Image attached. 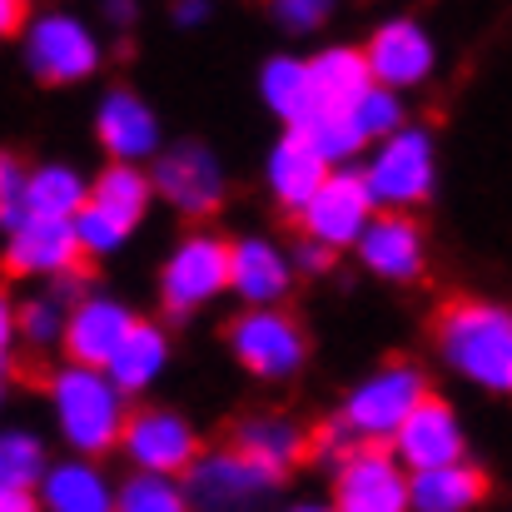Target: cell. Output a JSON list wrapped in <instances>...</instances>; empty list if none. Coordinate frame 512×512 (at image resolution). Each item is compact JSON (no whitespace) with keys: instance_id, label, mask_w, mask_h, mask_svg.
I'll return each mask as SVG.
<instances>
[{"instance_id":"1","label":"cell","mask_w":512,"mask_h":512,"mask_svg":"<svg viewBox=\"0 0 512 512\" xmlns=\"http://www.w3.org/2000/svg\"><path fill=\"white\" fill-rule=\"evenodd\" d=\"M433 348L448 373L483 393H512V309L498 299H453L433 319Z\"/></svg>"},{"instance_id":"2","label":"cell","mask_w":512,"mask_h":512,"mask_svg":"<svg viewBox=\"0 0 512 512\" xmlns=\"http://www.w3.org/2000/svg\"><path fill=\"white\" fill-rule=\"evenodd\" d=\"M45 403L55 418L60 443L70 448V458H90L100 463L105 453L120 448L130 403L115 393V383L100 368H80V363H60L45 378Z\"/></svg>"},{"instance_id":"3","label":"cell","mask_w":512,"mask_h":512,"mask_svg":"<svg viewBox=\"0 0 512 512\" xmlns=\"http://www.w3.org/2000/svg\"><path fill=\"white\" fill-rule=\"evenodd\" d=\"M358 179H363L373 209L418 214L438 189V135L428 125L408 120L403 130H393L388 140H378L368 150V160L358 165Z\"/></svg>"},{"instance_id":"4","label":"cell","mask_w":512,"mask_h":512,"mask_svg":"<svg viewBox=\"0 0 512 512\" xmlns=\"http://www.w3.org/2000/svg\"><path fill=\"white\" fill-rule=\"evenodd\" d=\"M428 373L413 358H383L378 368H368L348 398H343L339 418L348 423V433L368 448H388V438L403 428V418L428 398Z\"/></svg>"},{"instance_id":"5","label":"cell","mask_w":512,"mask_h":512,"mask_svg":"<svg viewBox=\"0 0 512 512\" xmlns=\"http://www.w3.org/2000/svg\"><path fill=\"white\" fill-rule=\"evenodd\" d=\"M20 30H25V40H20L25 70L40 85H85L105 65L100 30L85 15H75V10H45L30 25H20Z\"/></svg>"},{"instance_id":"6","label":"cell","mask_w":512,"mask_h":512,"mask_svg":"<svg viewBox=\"0 0 512 512\" xmlns=\"http://www.w3.org/2000/svg\"><path fill=\"white\" fill-rule=\"evenodd\" d=\"M229 358L259 383H289L309 363V334L289 309H239L224 329Z\"/></svg>"},{"instance_id":"7","label":"cell","mask_w":512,"mask_h":512,"mask_svg":"<svg viewBox=\"0 0 512 512\" xmlns=\"http://www.w3.org/2000/svg\"><path fill=\"white\" fill-rule=\"evenodd\" d=\"M150 194L165 199L174 214L184 219H214L229 199V174H224V160L204 145V140H174L165 145L150 165Z\"/></svg>"},{"instance_id":"8","label":"cell","mask_w":512,"mask_h":512,"mask_svg":"<svg viewBox=\"0 0 512 512\" xmlns=\"http://www.w3.org/2000/svg\"><path fill=\"white\" fill-rule=\"evenodd\" d=\"M219 294H229V239L214 229H189L174 239L160 269V309L170 319H194Z\"/></svg>"},{"instance_id":"9","label":"cell","mask_w":512,"mask_h":512,"mask_svg":"<svg viewBox=\"0 0 512 512\" xmlns=\"http://www.w3.org/2000/svg\"><path fill=\"white\" fill-rule=\"evenodd\" d=\"M179 488L189 498V512H259L284 483H274L264 468H254L224 443L214 453H199Z\"/></svg>"},{"instance_id":"10","label":"cell","mask_w":512,"mask_h":512,"mask_svg":"<svg viewBox=\"0 0 512 512\" xmlns=\"http://www.w3.org/2000/svg\"><path fill=\"white\" fill-rule=\"evenodd\" d=\"M120 453L130 458V473H155V478H184L189 463L204 453L199 448V428L165 403L150 408H130L125 433H120Z\"/></svg>"},{"instance_id":"11","label":"cell","mask_w":512,"mask_h":512,"mask_svg":"<svg viewBox=\"0 0 512 512\" xmlns=\"http://www.w3.org/2000/svg\"><path fill=\"white\" fill-rule=\"evenodd\" d=\"M358 50H363L368 80H373L378 90H393V95H408V90L428 85L433 70H438V40H433L428 25L413 20V15L383 20V25L368 35V45H358Z\"/></svg>"},{"instance_id":"12","label":"cell","mask_w":512,"mask_h":512,"mask_svg":"<svg viewBox=\"0 0 512 512\" xmlns=\"http://www.w3.org/2000/svg\"><path fill=\"white\" fill-rule=\"evenodd\" d=\"M95 140L110 155V165H140L145 170L165 150V125H160V110L140 90L110 85L95 105Z\"/></svg>"},{"instance_id":"13","label":"cell","mask_w":512,"mask_h":512,"mask_svg":"<svg viewBox=\"0 0 512 512\" xmlns=\"http://www.w3.org/2000/svg\"><path fill=\"white\" fill-rule=\"evenodd\" d=\"M388 453L403 473H428V468H453L468 458V433H463V418L448 398L428 393L408 418L403 428L388 438Z\"/></svg>"},{"instance_id":"14","label":"cell","mask_w":512,"mask_h":512,"mask_svg":"<svg viewBox=\"0 0 512 512\" xmlns=\"http://www.w3.org/2000/svg\"><path fill=\"white\" fill-rule=\"evenodd\" d=\"M373 214H378V209H373V199H368V189H363V179H358V165H353V170L324 174V184L314 189V199H309L294 219H299L304 239H314V244L343 254V249L358 244V234L368 229Z\"/></svg>"},{"instance_id":"15","label":"cell","mask_w":512,"mask_h":512,"mask_svg":"<svg viewBox=\"0 0 512 512\" xmlns=\"http://www.w3.org/2000/svg\"><path fill=\"white\" fill-rule=\"evenodd\" d=\"M358 264L383 284H418L428 274V229L418 214H373L353 244Z\"/></svg>"},{"instance_id":"16","label":"cell","mask_w":512,"mask_h":512,"mask_svg":"<svg viewBox=\"0 0 512 512\" xmlns=\"http://www.w3.org/2000/svg\"><path fill=\"white\" fill-rule=\"evenodd\" d=\"M334 512H408V473L388 448L358 443L334 468Z\"/></svg>"},{"instance_id":"17","label":"cell","mask_w":512,"mask_h":512,"mask_svg":"<svg viewBox=\"0 0 512 512\" xmlns=\"http://www.w3.org/2000/svg\"><path fill=\"white\" fill-rule=\"evenodd\" d=\"M294 264L289 249L269 234L229 239V294L244 299V309H284L294 294Z\"/></svg>"},{"instance_id":"18","label":"cell","mask_w":512,"mask_h":512,"mask_svg":"<svg viewBox=\"0 0 512 512\" xmlns=\"http://www.w3.org/2000/svg\"><path fill=\"white\" fill-rule=\"evenodd\" d=\"M140 314L130 304H120L115 294H85L65 309V329H60V353L65 363H80V368H105L110 353L120 348V339L130 334Z\"/></svg>"},{"instance_id":"19","label":"cell","mask_w":512,"mask_h":512,"mask_svg":"<svg viewBox=\"0 0 512 512\" xmlns=\"http://www.w3.org/2000/svg\"><path fill=\"white\" fill-rule=\"evenodd\" d=\"M0 259L10 274L20 279H60L70 269H80V249L65 219H35L25 214L20 224H10L0 234Z\"/></svg>"},{"instance_id":"20","label":"cell","mask_w":512,"mask_h":512,"mask_svg":"<svg viewBox=\"0 0 512 512\" xmlns=\"http://www.w3.org/2000/svg\"><path fill=\"white\" fill-rule=\"evenodd\" d=\"M229 448H234L239 458H249L254 468H264L274 483H284V478L309 458V428L294 423V418L279 413V408H254V413H244V418L234 423Z\"/></svg>"},{"instance_id":"21","label":"cell","mask_w":512,"mask_h":512,"mask_svg":"<svg viewBox=\"0 0 512 512\" xmlns=\"http://www.w3.org/2000/svg\"><path fill=\"white\" fill-rule=\"evenodd\" d=\"M170 358H174L170 329H165L160 319H135L130 334L120 339V348L110 353V363H105L100 373H105V378L115 383V393L130 403V398H140L145 388H155V383L165 378Z\"/></svg>"},{"instance_id":"22","label":"cell","mask_w":512,"mask_h":512,"mask_svg":"<svg viewBox=\"0 0 512 512\" xmlns=\"http://www.w3.org/2000/svg\"><path fill=\"white\" fill-rule=\"evenodd\" d=\"M40 512H110L115 508V478L90 458H50L45 478L35 483Z\"/></svg>"},{"instance_id":"23","label":"cell","mask_w":512,"mask_h":512,"mask_svg":"<svg viewBox=\"0 0 512 512\" xmlns=\"http://www.w3.org/2000/svg\"><path fill=\"white\" fill-rule=\"evenodd\" d=\"M324 160L294 135V130H284L274 145H269V160H264V184H269V199L284 209V214H299L309 199H314V189L324 184Z\"/></svg>"},{"instance_id":"24","label":"cell","mask_w":512,"mask_h":512,"mask_svg":"<svg viewBox=\"0 0 512 512\" xmlns=\"http://www.w3.org/2000/svg\"><path fill=\"white\" fill-rule=\"evenodd\" d=\"M488 488V473L468 458L453 468L408 473V512H478L488 503Z\"/></svg>"},{"instance_id":"25","label":"cell","mask_w":512,"mask_h":512,"mask_svg":"<svg viewBox=\"0 0 512 512\" xmlns=\"http://www.w3.org/2000/svg\"><path fill=\"white\" fill-rule=\"evenodd\" d=\"M304 70H309L314 110H348V105L373 85L358 45H324V50L304 55Z\"/></svg>"},{"instance_id":"26","label":"cell","mask_w":512,"mask_h":512,"mask_svg":"<svg viewBox=\"0 0 512 512\" xmlns=\"http://www.w3.org/2000/svg\"><path fill=\"white\" fill-rule=\"evenodd\" d=\"M259 100H264V110H269L284 130H294L299 120H309V115H314V90H309L304 55H294V50L269 55V60L259 65Z\"/></svg>"},{"instance_id":"27","label":"cell","mask_w":512,"mask_h":512,"mask_svg":"<svg viewBox=\"0 0 512 512\" xmlns=\"http://www.w3.org/2000/svg\"><path fill=\"white\" fill-rule=\"evenodd\" d=\"M90 199V179L65 165V160H45V165H30L25 170V214L35 219H75Z\"/></svg>"},{"instance_id":"28","label":"cell","mask_w":512,"mask_h":512,"mask_svg":"<svg viewBox=\"0 0 512 512\" xmlns=\"http://www.w3.org/2000/svg\"><path fill=\"white\" fill-rule=\"evenodd\" d=\"M90 204L105 209L110 219H120L125 229H140L155 194H150V174L140 165H105V170L90 179Z\"/></svg>"},{"instance_id":"29","label":"cell","mask_w":512,"mask_h":512,"mask_svg":"<svg viewBox=\"0 0 512 512\" xmlns=\"http://www.w3.org/2000/svg\"><path fill=\"white\" fill-rule=\"evenodd\" d=\"M294 135L324 160V170H353V160L368 150L363 135L353 130L348 110H314L309 120L294 125Z\"/></svg>"},{"instance_id":"30","label":"cell","mask_w":512,"mask_h":512,"mask_svg":"<svg viewBox=\"0 0 512 512\" xmlns=\"http://www.w3.org/2000/svg\"><path fill=\"white\" fill-rule=\"evenodd\" d=\"M50 468V448L35 428L15 423V428H0V483L5 488H25L35 493V483L45 478Z\"/></svg>"},{"instance_id":"31","label":"cell","mask_w":512,"mask_h":512,"mask_svg":"<svg viewBox=\"0 0 512 512\" xmlns=\"http://www.w3.org/2000/svg\"><path fill=\"white\" fill-rule=\"evenodd\" d=\"M348 120H353V130L363 135V145H378V140H388L393 130L408 125V105H403V95L368 85V90L348 105Z\"/></svg>"},{"instance_id":"32","label":"cell","mask_w":512,"mask_h":512,"mask_svg":"<svg viewBox=\"0 0 512 512\" xmlns=\"http://www.w3.org/2000/svg\"><path fill=\"white\" fill-rule=\"evenodd\" d=\"M110 512H189V498L179 478H155V473H130L115 483V508Z\"/></svg>"},{"instance_id":"33","label":"cell","mask_w":512,"mask_h":512,"mask_svg":"<svg viewBox=\"0 0 512 512\" xmlns=\"http://www.w3.org/2000/svg\"><path fill=\"white\" fill-rule=\"evenodd\" d=\"M70 234H75V249H80V264H85V259H115L130 244L135 229H125L120 219H110L105 209H95L85 199V209L70 219Z\"/></svg>"},{"instance_id":"34","label":"cell","mask_w":512,"mask_h":512,"mask_svg":"<svg viewBox=\"0 0 512 512\" xmlns=\"http://www.w3.org/2000/svg\"><path fill=\"white\" fill-rule=\"evenodd\" d=\"M60 329H65V309L50 294H35V299L15 304V343H25V348H60Z\"/></svg>"},{"instance_id":"35","label":"cell","mask_w":512,"mask_h":512,"mask_svg":"<svg viewBox=\"0 0 512 512\" xmlns=\"http://www.w3.org/2000/svg\"><path fill=\"white\" fill-rule=\"evenodd\" d=\"M334 5L339 0H269V15L289 35H319L334 20Z\"/></svg>"},{"instance_id":"36","label":"cell","mask_w":512,"mask_h":512,"mask_svg":"<svg viewBox=\"0 0 512 512\" xmlns=\"http://www.w3.org/2000/svg\"><path fill=\"white\" fill-rule=\"evenodd\" d=\"M25 170L30 165L15 150H0V234L25 219Z\"/></svg>"},{"instance_id":"37","label":"cell","mask_w":512,"mask_h":512,"mask_svg":"<svg viewBox=\"0 0 512 512\" xmlns=\"http://www.w3.org/2000/svg\"><path fill=\"white\" fill-rule=\"evenodd\" d=\"M353 448H358V438L348 433V423H343L339 413H334V418H324V423L309 433V458H319V463H329V468H339Z\"/></svg>"},{"instance_id":"38","label":"cell","mask_w":512,"mask_h":512,"mask_svg":"<svg viewBox=\"0 0 512 512\" xmlns=\"http://www.w3.org/2000/svg\"><path fill=\"white\" fill-rule=\"evenodd\" d=\"M289 264H294V274H309V279H324V274H334V269H339V254L299 234V239H294V249H289Z\"/></svg>"},{"instance_id":"39","label":"cell","mask_w":512,"mask_h":512,"mask_svg":"<svg viewBox=\"0 0 512 512\" xmlns=\"http://www.w3.org/2000/svg\"><path fill=\"white\" fill-rule=\"evenodd\" d=\"M174 30H204L214 20V0H170Z\"/></svg>"},{"instance_id":"40","label":"cell","mask_w":512,"mask_h":512,"mask_svg":"<svg viewBox=\"0 0 512 512\" xmlns=\"http://www.w3.org/2000/svg\"><path fill=\"white\" fill-rule=\"evenodd\" d=\"M10 358H15V299L0 289V373L10 368Z\"/></svg>"},{"instance_id":"41","label":"cell","mask_w":512,"mask_h":512,"mask_svg":"<svg viewBox=\"0 0 512 512\" xmlns=\"http://www.w3.org/2000/svg\"><path fill=\"white\" fill-rule=\"evenodd\" d=\"M140 20V0H105V25L110 30H135Z\"/></svg>"},{"instance_id":"42","label":"cell","mask_w":512,"mask_h":512,"mask_svg":"<svg viewBox=\"0 0 512 512\" xmlns=\"http://www.w3.org/2000/svg\"><path fill=\"white\" fill-rule=\"evenodd\" d=\"M0 512H40V503H35V493L5 488V483H0Z\"/></svg>"},{"instance_id":"43","label":"cell","mask_w":512,"mask_h":512,"mask_svg":"<svg viewBox=\"0 0 512 512\" xmlns=\"http://www.w3.org/2000/svg\"><path fill=\"white\" fill-rule=\"evenodd\" d=\"M20 25H25V10H20V5H10V0H0V40H5V35H15Z\"/></svg>"},{"instance_id":"44","label":"cell","mask_w":512,"mask_h":512,"mask_svg":"<svg viewBox=\"0 0 512 512\" xmlns=\"http://www.w3.org/2000/svg\"><path fill=\"white\" fill-rule=\"evenodd\" d=\"M284 512H334V508H329V503H289Z\"/></svg>"},{"instance_id":"45","label":"cell","mask_w":512,"mask_h":512,"mask_svg":"<svg viewBox=\"0 0 512 512\" xmlns=\"http://www.w3.org/2000/svg\"><path fill=\"white\" fill-rule=\"evenodd\" d=\"M5 393H10V383H5V373H0V408H5Z\"/></svg>"},{"instance_id":"46","label":"cell","mask_w":512,"mask_h":512,"mask_svg":"<svg viewBox=\"0 0 512 512\" xmlns=\"http://www.w3.org/2000/svg\"><path fill=\"white\" fill-rule=\"evenodd\" d=\"M10 5H20V10H25V5H30V0H10Z\"/></svg>"}]
</instances>
